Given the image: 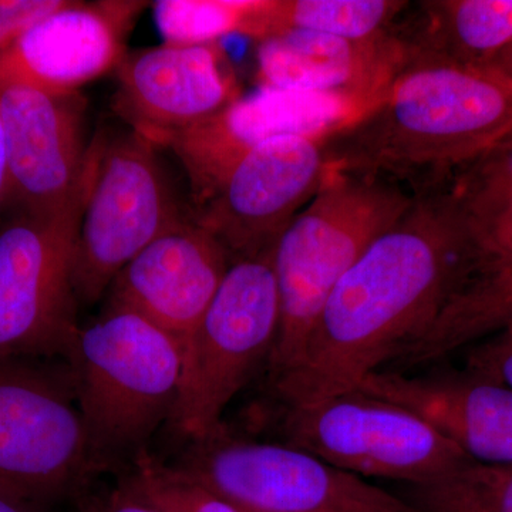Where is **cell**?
<instances>
[{"mask_svg": "<svg viewBox=\"0 0 512 512\" xmlns=\"http://www.w3.org/2000/svg\"><path fill=\"white\" fill-rule=\"evenodd\" d=\"M10 208V174L8 143H6L5 127L0 113V227L8 218Z\"/></svg>", "mask_w": 512, "mask_h": 512, "instance_id": "28", "label": "cell"}, {"mask_svg": "<svg viewBox=\"0 0 512 512\" xmlns=\"http://www.w3.org/2000/svg\"><path fill=\"white\" fill-rule=\"evenodd\" d=\"M120 487L164 512H244L184 473L141 454L124 470Z\"/></svg>", "mask_w": 512, "mask_h": 512, "instance_id": "24", "label": "cell"}, {"mask_svg": "<svg viewBox=\"0 0 512 512\" xmlns=\"http://www.w3.org/2000/svg\"><path fill=\"white\" fill-rule=\"evenodd\" d=\"M0 512H40L36 505L23 503V501L0 494Z\"/></svg>", "mask_w": 512, "mask_h": 512, "instance_id": "30", "label": "cell"}, {"mask_svg": "<svg viewBox=\"0 0 512 512\" xmlns=\"http://www.w3.org/2000/svg\"><path fill=\"white\" fill-rule=\"evenodd\" d=\"M96 473L69 363L0 357V494L37 505Z\"/></svg>", "mask_w": 512, "mask_h": 512, "instance_id": "6", "label": "cell"}, {"mask_svg": "<svg viewBox=\"0 0 512 512\" xmlns=\"http://www.w3.org/2000/svg\"><path fill=\"white\" fill-rule=\"evenodd\" d=\"M413 200L386 181L328 170L275 247L281 325L266 365L268 380L296 365L330 293Z\"/></svg>", "mask_w": 512, "mask_h": 512, "instance_id": "4", "label": "cell"}, {"mask_svg": "<svg viewBox=\"0 0 512 512\" xmlns=\"http://www.w3.org/2000/svg\"><path fill=\"white\" fill-rule=\"evenodd\" d=\"M404 60L406 52L396 32L352 42L292 30L258 42L256 77L259 87L266 89L338 94L369 107Z\"/></svg>", "mask_w": 512, "mask_h": 512, "instance_id": "18", "label": "cell"}, {"mask_svg": "<svg viewBox=\"0 0 512 512\" xmlns=\"http://www.w3.org/2000/svg\"><path fill=\"white\" fill-rule=\"evenodd\" d=\"M366 109V104L338 94L259 87L211 119L165 138L161 146L170 148L183 165L198 210L255 147L279 136L332 133Z\"/></svg>", "mask_w": 512, "mask_h": 512, "instance_id": "13", "label": "cell"}, {"mask_svg": "<svg viewBox=\"0 0 512 512\" xmlns=\"http://www.w3.org/2000/svg\"><path fill=\"white\" fill-rule=\"evenodd\" d=\"M512 131V90L478 69L406 57L382 94L325 141L328 170L417 197L443 190Z\"/></svg>", "mask_w": 512, "mask_h": 512, "instance_id": "2", "label": "cell"}, {"mask_svg": "<svg viewBox=\"0 0 512 512\" xmlns=\"http://www.w3.org/2000/svg\"><path fill=\"white\" fill-rule=\"evenodd\" d=\"M86 101L25 86L0 87L8 143L9 214L57 220L82 207Z\"/></svg>", "mask_w": 512, "mask_h": 512, "instance_id": "12", "label": "cell"}, {"mask_svg": "<svg viewBox=\"0 0 512 512\" xmlns=\"http://www.w3.org/2000/svg\"><path fill=\"white\" fill-rule=\"evenodd\" d=\"M441 191L467 234L485 251L498 256L512 241V148L487 151Z\"/></svg>", "mask_w": 512, "mask_h": 512, "instance_id": "21", "label": "cell"}, {"mask_svg": "<svg viewBox=\"0 0 512 512\" xmlns=\"http://www.w3.org/2000/svg\"><path fill=\"white\" fill-rule=\"evenodd\" d=\"M498 258H500L501 264L512 272V241L508 242L507 245L500 252H498Z\"/></svg>", "mask_w": 512, "mask_h": 512, "instance_id": "31", "label": "cell"}, {"mask_svg": "<svg viewBox=\"0 0 512 512\" xmlns=\"http://www.w3.org/2000/svg\"><path fill=\"white\" fill-rule=\"evenodd\" d=\"M478 70L488 74V76L493 77V79L505 84V86L510 87L512 90V43Z\"/></svg>", "mask_w": 512, "mask_h": 512, "instance_id": "29", "label": "cell"}, {"mask_svg": "<svg viewBox=\"0 0 512 512\" xmlns=\"http://www.w3.org/2000/svg\"><path fill=\"white\" fill-rule=\"evenodd\" d=\"M495 148H512V131L510 134H508L507 137L504 138L503 141H501L500 144H498Z\"/></svg>", "mask_w": 512, "mask_h": 512, "instance_id": "32", "label": "cell"}, {"mask_svg": "<svg viewBox=\"0 0 512 512\" xmlns=\"http://www.w3.org/2000/svg\"><path fill=\"white\" fill-rule=\"evenodd\" d=\"M147 2H70L0 49V87L25 86L53 94L117 69L126 40Z\"/></svg>", "mask_w": 512, "mask_h": 512, "instance_id": "15", "label": "cell"}, {"mask_svg": "<svg viewBox=\"0 0 512 512\" xmlns=\"http://www.w3.org/2000/svg\"><path fill=\"white\" fill-rule=\"evenodd\" d=\"M86 512H164L158 510L137 497L128 493L123 487H117L113 493L97 500L92 505H87Z\"/></svg>", "mask_w": 512, "mask_h": 512, "instance_id": "27", "label": "cell"}, {"mask_svg": "<svg viewBox=\"0 0 512 512\" xmlns=\"http://www.w3.org/2000/svg\"><path fill=\"white\" fill-rule=\"evenodd\" d=\"M274 252L232 261L198 326L171 419L191 441L218 429L229 403L268 365L281 325Z\"/></svg>", "mask_w": 512, "mask_h": 512, "instance_id": "7", "label": "cell"}, {"mask_svg": "<svg viewBox=\"0 0 512 512\" xmlns=\"http://www.w3.org/2000/svg\"><path fill=\"white\" fill-rule=\"evenodd\" d=\"M229 265L220 242L184 217L121 269L109 289V306L130 309L163 329L185 362Z\"/></svg>", "mask_w": 512, "mask_h": 512, "instance_id": "16", "label": "cell"}, {"mask_svg": "<svg viewBox=\"0 0 512 512\" xmlns=\"http://www.w3.org/2000/svg\"><path fill=\"white\" fill-rule=\"evenodd\" d=\"M274 406L282 443L357 477L419 484L470 460L417 414L362 390Z\"/></svg>", "mask_w": 512, "mask_h": 512, "instance_id": "8", "label": "cell"}, {"mask_svg": "<svg viewBox=\"0 0 512 512\" xmlns=\"http://www.w3.org/2000/svg\"><path fill=\"white\" fill-rule=\"evenodd\" d=\"M403 498L420 512H512V464L468 460L444 476L409 484Z\"/></svg>", "mask_w": 512, "mask_h": 512, "instance_id": "22", "label": "cell"}, {"mask_svg": "<svg viewBox=\"0 0 512 512\" xmlns=\"http://www.w3.org/2000/svg\"><path fill=\"white\" fill-rule=\"evenodd\" d=\"M80 210L57 220L10 214L0 227V357L69 356L80 330L72 284Z\"/></svg>", "mask_w": 512, "mask_h": 512, "instance_id": "10", "label": "cell"}, {"mask_svg": "<svg viewBox=\"0 0 512 512\" xmlns=\"http://www.w3.org/2000/svg\"><path fill=\"white\" fill-rule=\"evenodd\" d=\"M156 148L136 131L89 146L72 259L79 305L99 301L131 259L185 217Z\"/></svg>", "mask_w": 512, "mask_h": 512, "instance_id": "5", "label": "cell"}, {"mask_svg": "<svg viewBox=\"0 0 512 512\" xmlns=\"http://www.w3.org/2000/svg\"><path fill=\"white\" fill-rule=\"evenodd\" d=\"M114 107L133 131L161 146L241 97L237 76L220 43H164L127 52L117 67Z\"/></svg>", "mask_w": 512, "mask_h": 512, "instance_id": "14", "label": "cell"}, {"mask_svg": "<svg viewBox=\"0 0 512 512\" xmlns=\"http://www.w3.org/2000/svg\"><path fill=\"white\" fill-rule=\"evenodd\" d=\"M403 406L470 460L512 464V390L471 375L377 372L357 387Z\"/></svg>", "mask_w": 512, "mask_h": 512, "instance_id": "17", "label": "cell"}, {"mask_svg": "<svg viewBox=\"0 0 512 512\" xmlns=\"http://www.w3.org/2000/svg\"><path fill=\"white\" fill-rule=\"evenodd\" d=\"M66 362L94 466L128 467L173 419L183 382L180 346L163 329L117 306L80 328Z\"/></svg>", "mask_w": 512, "mask_h": 512, "instance_id": "3", "label": "cell"}, {"mask_svg": "<svg viewBox=\"0 0 512 512\" xmlns=\"http://www.w3.org/2000/svg\"><path fill=\"white\" fill-rule=\"evenodd\" d=\"M409 5L397 0H256L247 36L261 42L296 30L367 42L393 33Z\"/></svg>", "mask_w": 512, "mask_h": 512, "instance_id": "20", "label": "cell"}, {"mask_svg": "<svg viewBox=\"0 0 512 512\" xmlns=\"http://www.w3.org/2000/svg\"><path fill=\"white\" fill-rule=\"evenodd\" d=\"M329 134H291L265 141L195 210L194 221L220 242L231 262L274 249L318 194L328 174Z\"/></svg>", "mask_w": 512, "mask_h": 512, "instance_id": "11", "label": "cell"}, {"mask_svg": "<svg viewBox=\"0 0 512 512\" xmlns=\"http://www.w3.org/2000/svg\"><path fill=\"white\" fill-rule=\"evenodd\" d=\"M255 0H160L154 18L165 43L207 45L247 33Z\"/></svg>", "mask_w": 512, "mask_h": 512, "instance_id": "23", "label": "cell"}, {"mask_svg": "<svg viewBox=\"0 0 512 512\" xmlns=\"http://www.w3.org/2000/svg\"><path fill=\"white\" fill-rule=\"evenodd\" d=\"M467 372L512 390V325L468 353Z\"/></svg>", "mask_w": 512, "mask_h": 512, "instance_id": "25", "label": "cell"}, {"mask_svg": "<svg viewBox=\"0 0 512 512\" xmlns=\"http://www.w3.org/2000/svg\"><path fill=\"white\" fill-rule=\"evenodd\" d=\"M177 467L244 512H420L313 454L234 436L224 423L192 441Z\"/></svg>", "mask_w": 512, "mask_h": 512, "instance_id": "9", "label": "cell"}, {"mask_svg": "<svg viewBox=\"0 0 512 512\" xmlns=\"http://www.w3.org/2000/svg\"><path fill=\"white\" fill-rule=\"evenodd\" d=\"M512 325V274L467 234L446 192L417 195L335 286L301 357L269 380L274 404L412 373Z\"/></svg>", "mask_w": 512, "mask_h": 512, "instance_id": "1", "label": "cell"}, {"mask_svg": "<svg viewBox=\"0 0 512 512\" xmlns=\"http://www.w3.org/2000/svg\"><path fill=\"white\" fill-rule=\"evenodd\" d=\"M64 3L66 0H0V49Z\"/></svg>", "mask_w": 512, "mask_h": 512, "instance_id": "26", "label": "cell"}, {"mask_svg": "<svg viewBox=\"0 0 512 512\" xmlns=\"http://www.w3.org/2000/svg\"><path fill=\"white\" fill-rule=\"evenodd\" d=\"M396 35L406 57L481 69L512 43V0H427Z\"/></svg>", "mask_w": 512, "mask_h": 512, "instance_id": "19", "label": "cell"}]
</instances>
